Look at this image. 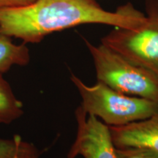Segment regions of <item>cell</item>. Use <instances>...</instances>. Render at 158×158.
<instances>
[{"label": "cell", "instance_id": "6da1fadb", "mask_svg": "<svg viewBox=\"0 0 158 158\" xmlns=\"http://www.w3.org/2000/svg\"><path fill=\"white\" fill-rule=\"evenodd\" d=\"M146 15L130 4L114 12L106 10L96 0H35L24 7L0 9V32L37 43L47 35L88 23L133 28Z\"/></svg>", "mask_w": 158, "mask_h": 158}, {"label": "cell", "instance_id": "7a4b0ae2", "mask_svg": "<svg viewBox=\"0 0 158 158\" xmlns=\"http://www.w3.org/2000/svg\"><path fill=\"white\" fill-rule=\"evenodd\" d=\"M70 80L81 98L82 109L108 127L123 126L158 114V102L122 93L100 81L88 86L74 74Z\"/></svg>", "mask_w": 158, "mask_h": 158}, {"label": "cell", "instance_id": "3957f363", "mask_svg": "<svg viewBox=\"0 0 158 158\" xmlns=\"http://www.w3.org/2000/svg\"><path fill=\"white\" fill-rule=\"evenodd\" d=\"M93 59L98 81L130 96L158 102V76L136 64L103 44L85 40Z\"/></svg>", "mask_w": 158, "mask_h": 158}, {"label": "cell", "instance_id": "277c9868", "mask_svg": "<svg viewBox=\"0 0 158 158\" xmlns=\"http://www.w3.org/2000/svg\"><path fill=\"white\" fill-rule=\"evenodd\" d=\"M147 15L133 28H115L101 43L158 76V0H148Z\"/></svg>", "mask_w": 158, "mask_h": 158}, {"label": "cell", "instance_id": "5b68a950", "mask_svg": "<svg viewBox=\"0 0 158 158\" xmlns=\"http://www.w3.org/2000/svg\"><path fill=\"white\" fill-rule=\"evenodd\" d=\"M77 133L67 158H117L108 125L79 106L75 112Z\"/></svg>", "mask_w": 158, "mask_h": 158}, {"label": "cell", "instance_id": "8992f818", "mask_svg": "<svg viewBox=\"0 0 158 158\" xmlns=\"http://www.w3.org/2000/svg\"><path fill=\"white\" fill-rule=\"evenodd\" d=\"M108 127L116 148L141 147L158 152V114L141 121Z\"/></svg>", "mask_w": 158, "mask_h": 158}, {"label": "cell", "instance_id": "52a82bcc", "mask_svg": "<svg viewBox=\"0 0 158 158\" xmlns=\"http://www.w3.org/2000/svg\"><path fill=\"white\" fill-rule=\"evenodd\" d=\"M29 62L30 54L26 43L15 44L11 37L0 32V74L8 72L14 65L25 66Z\"/></svg>", "mask_w": 158, "mask_h": 158}, {"label": "cell", "instance_id": "ba28073f", "mask_svg": "<svg viewBox=\"0 0 158 158\" xmlns=\"http://www.w3.org/2000/svg\"><path fill=\"white\" fill-rule=\"evenodd\" d=\"M23 114V103L15 97L3 74H0V124H10Z\"/></svg>", "mask_w": 158, "mask_h": 158}, {"label": "cell", "instance_id": "9c48e42d", "mask_svg": "<svg viewBox=\"0 0 158 158\" xmlns=\"http://www.w3.org/2000/svg\"><path fill=\"white\" fill-rule=\"evenodd\" d=\"M0 158H40V152L34 144L15 135L11 139L0 138Z\"/></svg>", "mask_w": 158, "mask_h": 158}, {"label": "cell", "instance_id": "30bf717a", "mask_svg": "<svg viewBox=\"0 0 158 158\" xmlns=\"http://www.w3.org/2000/svg\"><path fill=\"white\" fill-rule=\"evenodd\" d=\"M117 158H158V152L147 148H116Z\"/></svg>", "mask_w": 158, "mask_h": 158}, {"label": "cell", "instance_id": "8fae6325", "mask_svg": "<svg viewBox=\"0 0 158 158\" xmlns=\"http://www.w3.org/2000/svg\"><path fill=\"white\" fill-rule=\"evenodd\" d=\"M35 1V0H0V9L24 7Z\"/></svg>", "mask_w": 158, "mask_h": 158}]
</instances>
